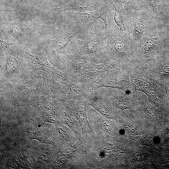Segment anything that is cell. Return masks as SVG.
Masks as SVG:
<instances>
[{"instance_id": "cell-12", "label": "cell", "mask_w": 169, "mask_h": 169, "mask_svg": "<svg viewBox=\"0 0 169 169\" xmlns=\"http://www.w3.org/2000/svg\"><path fill=\"white\" fill-rule=\"evenodd\" d=\"M18 59L16 56L12 55L8 59L5 69L6 73L8 75L11 76L16 73L18 68Z\"/></svg>"}, {"instance_id": "cell-21", "label": "cell", "mask_w": 169, "mask_h": 169, "mask_svg": "<svg viewBox=\"0 0 169 169\" xmlns=\"http://www.w3.org/2000/svg\"><path fill=\"white\" fill-rule=\"evenodd\" d=\"M116 0L117 1L115 2L117 3H120V4H122V2H121L122 0Z\"/></svg>"}, {"instance_id": "cell-22", "label": "cell", "mask_w": 169, "mask_h": 169, "mask_svg": "<svg viewBox=\"0 0 169 169\" xmlns=\"http://www.w3.org/2000/svg\"><path fill=\"white\" fill-rule=\"evenodd\" d=\"M41 126V125H38V126L39 127H40Z\"/></svg>"}, {"instance_id": "cell-17", "label": "cell", "mask_w": 169, "mask_h": 169, "mask_svg": "<svg viewBox=\"0 0 169 169\" xmlns=\"http://www.w3.org/2000/svg\"><path fill=\"white\" fill-rule=\"evenodd\" d=\"M0 49L2 51H7L10 50V46L13 44L12 41L0 40Z\"/></svg>"}, {"instance_id": "cell-10", "label": "cell", "mask_w": 169, "mask_h": 169, "mask_svg": "<svg viewBox=\"0 0 169 169\" xmlns=\"http://www.w3.org/2000/svg\"><path fill=\"white\" fill-rule=\"evenodd\" d=\"M108 1L114 8L115 13L114 20L120 29L119 34H122L125 31V29L124 23V6L122 4L115 3L112 0H109Z\"/></svg>"}, {"instance_id": "cell-9", "label": "cell", "mask_w": 169, "mask_h": 169, "mask_svg": "<svg viewBox=\"0 0 169 169\" xmlns=\"http://www.w3.org/2000/svg\"><path fill=\"white\" fill-rule=\"evenodd\" d=\"M88 104L95 109L105 117L110 119L113 117L111 109L106 104L101 96L93 94L87 95Z\"/></svg>"}, {"instance_id": "cell-16", "label": "cell", "mask_w": 169, "mask_h": 169, "mask_svg": "<svg viewBox=\"0 0 169 169\" xmlns=\"http://www.w3.org/2000/svg\"><path fill=\"white\" fill-rule=\"evenodd\" d=\"M148 156V154L146 153H136L134 154L131 158L132 162H141L144 160Z\"/></svg>"}, {"instance_id": "cell-13", "label": "cell", "mask_w": 169, "mask_h": 169, "mask_svg": "<svg viewBox=\"0 0 169 169\" xmlns=\"http://www.w3.org/2000/svg\"><path fill=\"white\" fill-rule=\"evenodd\" d=\"M133 26V34L136 39H139L142 36L144 31V26L140 19L135 18L132 21Z\"/></svg>"}, {"instance_id": "cell-11", "label": "cell", "mask_w": 169, "mask_h": 169, "mask_svg": "<svg viewBox=\"0 0 169 169\" xmlns=\"http://www.w3.org/2000/svg\"><path fill=\"white\" fill-rule=\"evenodd\" d=\"M7 33L16 41L21 44H22L24 39L23 33L19 27L16 24H9L6 26Z\"/></svg>"}, {"instance_id": "cell-14", "label": "cell", "mask_w": 169, "mask_h": 169, "mask_svg": "<svg viewBox=\"0 0 169 169\" xmlns=\"http://www.w3.org/2000/svg\"><path fill=\"white\" fill-rule=\"evenodd\" d=\"M109 95L113 96L118 100V102L115 106L116 108L121 110L123 111L124 110L131 108V105L128 100L120 94L116 93Z\"/></svg>"}, {"instance_id": "cell-8", "label": "cell", "mask_w": 169, "mask_h": 169, "mask_svg": "<svg viewBox=\"0 0 169 169\" xmlns=\"http://www.w3.org/2000/svg\"><path fill=\"white\" fill-rule=\"evenodd\" d=\"M95 3L91 0H76L55 9V11L61 12L73 10H82L90 11L98 9Z\"/></svg>"}, {"instance_id": "cell-19", "label": "cell", "mask_w": 169, "mask_h": 169, "mask_svg": "<svg viewBox=\"0 0 169 169\" xmlns=\"http://www.w3.org/2000/svg\"><path fill=\"white\" fill-rule=\"evenodd\" d=\"M134 84L137 90L144 92L146 89L145 84L143 82L139 79H136L134 82Z\"/></svg>"}, {"instance_id": "cell-4", "label": "cell", "mask_w": 169, "mask_h": 169, "mask_svg": "<svg viewBox=\"0 0 169 169\" xmlns=\"http://www.w3.org/2000/svg\"><path fill=\"white\" fill-rule=\"evenodd\" d=\"M63 62L65 65L66 71L68 75L80 71L85 64L92 62L89 56L79 54L73 44L69 51L65 54Z\"/></svg>"}, {"instance_id": "cell-7", "label": "cell", "mask_w": 169, "mask_h": 169, "mask_svg": "<svg viewBox=\"0 0 169 169\" xmlns=\"http://www.w3.org/2000/svg\"><path fill=\"white\" fill-rule=\"evenodd\" d=\"M107 9L102 7L98 9L84 12H75L72 13L73 18L79 21L87 22L93 21L97 18L102 20L105 25V35H107L109 29L107 20Z\"/></svg>"}, {"instance_id": "cell-2", "label": "cell", "mask_w": 169, "mask_h": 169, "mask_svg": "<svg viewBox=\"0 0 169 169\" xmlns=\"http://www.w3.org/2000/svg\"><path fill=\"white\" fill-rule=\"evenodd\" d=\"M103 38L95 33L84 40H77L73 45L79 54L89 56L92 63L100 64L106 61L102 44Z\"/></svg>"}, {"instance_id": "cell-3", "label": "cell", "mask_w": 169, "mask_h": 169, "mask_svg": "<svg viewBox=\"0 0 169 169\" xmlns=\"http://www.w3.org/2000/svg\"><path fill=\"white\" fill-rule=\"evenodd\" d=\"M53 84V93L59 96L69 99L87 96L90 89L89 84L70 81H59Z\"/></svg>"}, {"instance_id": "cell-1", "label": "cell", "mask_w": 169, "mask_h": 169, "mask_svg": "<svg viewBox=\"0 0 169 169\" xmlns=\"http://www.w3.org/2000/svg\"><path fill=\"white\" fill-rule=\"evenodd\" d=\"M118 65L115 60L100 64L89 63L85 64L80 71L68 75L70 81L72 82L91 85L99 80L106 72L116 68Z\"/></svg>"}, {"instance_id": "cell-5", "label": "cell", "mask_w": 169, "mask_h": 169, "mask_svg": "<svg viewBox=\"0 0 169 169\" xmlns=\"http://www.w3.org/2000/svg\"><path fill=\"white\" fill-rule=\"evenodd\" d=\"M27 54L37 67L49 74L53 80L57 81H70L68 74L61 72L53 67L48 62L46 57L33 55L28 52Z\"/></svg>"}, {"instance_id": "cell-15", "label": "cell", "mask_w": 169, "mask_h": 169, "mask_svg": "<svg viewBox=\"0 0 169 169\" xmlns=\"http://www.w3.org/2000/svg\"><path fill=\"white\" fill-rule=\"evenodd\" d=\"M160 38L158 36L155 37H152L151 36L147 40L145 44L142 47V52L145 54L148 53L154 49L158 45Z\"/></svg>"}, {"instance_id": "cell-20", "label": "cell", "mask_w": 169, "mask_h": 169, "mask_svg": "<svg viewBox=\"0 0 169 169\" xmlns=\"http://www.w3.org/2000/svg\"><path fill=\"white\" fill-rule=\"evenodd\" d=\"M144 92L148 97L154 99H157V96L155 91L151 89H146Z\"/></svg>"}, {"instance_id": "cell-6", "label": "cell", "mask_w": 169, "mask_h": 169, "mask_svg": "<svg viewBox=\"0 0 169 169\" xmlns=\"http://www.w3.org/2000/svg\"><path fill=\"white\" fill-rule=\"evenodd\" d=\"M80 31L79 29L70 30L66 27L63 28L58 31L56 37L53 39L45 38L51 44L53 52L58 60L60 61L59 54L62 52L61 50L69 42L72 44L71 41V39Z\"/></svg>"}, {"instance_id": "cell-18", "label": "cell", "mask_w": 169, "mask_h": 169, "mask_svg": "<svg viewBox=\"0 0 169 169\" xmlns=\"http://www.w3.org/2000/svg\"><path fill=\"white\" fill-rule=\"evenodd\" d=\"M149 6L154 12L156 11L158 9L160 4V0H147Z\"/></svg>"}]
</instances>
